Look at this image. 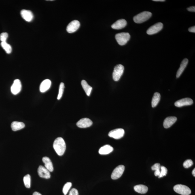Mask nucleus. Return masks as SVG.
Returning <instances> with one entry per match:
<instances>
[{
    "label": "nucleus",
    "mask_w": 195,
    "mask_h": 195,
    "mask_svg": "<svg viewBox=\"0 0 195 195\" xmlns=\"http://www.w3.org/2000/svg\"><path fill=\"white\" fill-rule=\"evenodd\" d=\"M53 147L58 156H62L65 153L66 150L65 141L62 137L57 138L54 142Z\"/></svg>",
    "instance_id": "obj_1"
},
{
    "label": "nucleus",
    "mask_w": 195,
    "mask_h": 195,
    "mask_svg": "<svg viewBox=\"0 0 195 195\" xmlns=\"http://www.w3.org/2000/svg\"><path fill=\"white\" fill-rule=\"evenodd\" d=\"M152 16V13L148 11H144L140 13L133 18V20L136 23L140 24L146 21Z\"/></svg>",
    "instance_id": "obj_2"
},
{
    "label": "nucleus",
    "mask_w": 195,
    "mask_h": 195,
    "mask_svg": "<svg viewBox=\"0 0 195 195\" xmlns=\"http://www.w3.org/2000/svg\"><path fill=\"white\" fill-rule=\"evenodd\" d=\"M115 37L118 44L121 46H123L126 45L129 40L130 36L128 33H121L117 34Z\"/></svg>",
    "instance_id": "obj_3"
},
{
    "label": "nucleus",
    "mask_w": 195,
    "mask_h": 195,
    "mask_svg": "<svg viewBox=\"0 0 195 195\" xmlns=\"http://www.w3.org/2000/svg\"><path fill=\"white\" fill-rule=\"evenodd\" d=\"M124 68L122 64H118L114 68L113 77V80L117 81L120 79L124 73Z\"/></svg>",
    "instance_id": "obj_4"
},
{
    "label": "nucleus",
    "mask_w": 195,
    "mask_h": 195,
    "mask_svg": "<svg viewBox=\"0 0 195 195\" xmlns=\"http://www.w3.org/2000/svg\"><path fill=\"white\" fill-rule=\"evenodd\" d=\"M173 189L176 192L182 195H189L191 193L190 189L184 185L181 184L176 185L174 187Z\"/></svg>",
    "instance_id": "obj_5"
},
{
    "label": "nucleus",
    "mask_w": 195,
    "mask_h": 195,
    "mask_svg": "<svg viewBox=\"0 0 195 195\" xmlns=\"http://www.w3.org/2000/svg\"><path fill=\"white\" fill-rule=\"evenodd\" d=\"M125 131L123 129L118 128L111 130L109 132V136L115 139H119L123 137Z\"/></svg>",
    "instance_id": "obj_6"
},
{
    "label": "nucleus",
    "mask_w": 195,
    "mask_h": 195,
    "mask_svg": "<svg viewBox=\"0 0 195 195\" xmlns=\"http://www.w3.org/2000/svg\"><path fill=\"white\" fill-rule=\"evenodd\" d=\"M125 170V166L123 165H120L117 166L113 170L111 174V179L113 180H116L120 178L123 173Z\"/></svg>",
    "instance_id": "obj_7"
},
{
    "label": "nucleus",
    "mask_w": 195,
    "mask_h": 195,
    "mask_svg": "<svg viewBox=\"0 0 195 195\" xmlns=\"http://www.w3.org/2000/svg\"><path fill=\"white\" fill-rule=\"evenodd\" d=\"M163 28V24L161 22H158L150 27L147 31V33L149 35H153L158 33Z\"/></svg>",
    "instance_id": "obj_8"
},
{
    "label": "nucleus",
    "mask_w": 195,
    "mask_h": 195,
    "mask_svg": "<svg viewBox=\"0 0 195 195\" xmlns=\"http://www.w3.org/2000/svg\"><path fill=\"white\" fill-rule=\"evenodd\" d=\"M80 25V23L79 21L73 20L68 25L67 27V31L69 33H74L79 29Z\"/></svg>",
    "instance_id": "obj_9"
},
{
    "label": "nucleus",
    "mask_w": 195,
    "mask_h": 195,
    "mask_svg": "<svg viewBox=\"0 0 195 195\" xmlns=\"http://www.w3.org/2000/svg\"><path fill=\"white\" fill-rule=\"evenodd\" d=\"M22 86L21 82L19 79H16L15 80L11 87V92L14 95H16L19 93L22 90Z\"/></svg>",
    "instance_id": "obj_10"
},
{
    "label": "nucleus",
    "mask_w": 195,
    "mask_h": 195,
    "mask_svg": "<svg viewBox=\"0 0 195 195\" xmlns=\"http://www.w3.org/2000/svg\"><path fill=\"white\" fill-rule=\"evenodd\" d=\"M193 103V100L190 98H185L177 101L175 102V105L176 107H180L184 106H189Z\"/></svg>",
    "instance_id": "obj_11"
},
{
    "label": "nucleus",
    "mask_w": 195,
    "mask_h": 195,
    "mask_svg": "<svg viewBox=\"0 0 195 195\" xmlns=\"http://www.w3.org/2000/svg\"><path fill=\"white\" fill-rule=\"evenodd\" d=\"M50 172L46 168L42 166H40L38 169V173L39 177L43 178L50 179L51 177Z\"/></svg>",
    "instance_id": "obj_12"
},
{
    "label": "nucleus",
    "mask_w": 195,
    "mask_h": 195,
    "mask_svg": "<svg viewBox=\"0 0 195 195\" xmlns=\"http://www.w3.org/2000/svg\"><path fill=\"white\" fill-rule=\"evenodd\" d=\"M92 124V121L88 118H82L77 123V126L80 128L89 127Z\"/></svg>",
    "instance_id": "obj_13"
},
{
    "label": "nucleus",
    "mask_w": 195,
    "mask_h": 195,
    "mask_svg": "<svg viewBox=\"0 0 195 195\" xmlns=\"http://www.w3.org/2000/svg\"><path fill=\"white\" fill-rule=\"evenodd\" d=\"M21 15L24 20L27 22H31L34 18L33 13L29 10L23 9L21 11Z\"/></svg>",
    "instance_id": "obj_14"
},
{
    "label": "nucleus",
    "mask_w": 195,
    "mask_h": 195,
    "mask_svg": "<svg viewBox=\"0 0 195 195\" xmlns=\"http://www.w3.org/2000/svg\"><path fill=\"white\" fill-rule=\"evenodd\" d=\"M127 25L126 21L124 19H121L115 22L111 25L113 29L119 30L123 29L126 27Z\"/></svg>",
    "instance_id": "obj_15"
},
{
    "label": "nucleus",
    "mask_w": 195,
    "mask_h": 195,
    "mask_svg": "<svg viewBox=\"0 0 195 195\" xmlns=\"http://www.w3.org/2000/svg\"><path fill=\"white\" fill-rule=\"evenodd\" d=\"M52 82L49 79H46L41 82L39 87V90L42 92H44L50 88Z\"/></svg>",
    "instance_id": "obj_16"
},
{
    "label": "nucleus",
    "mask_w": 195,
    "mask_h": 195,
    "mask_svg": "<svg viewBox=\"0 0 195 195\" xmlns=\"http://www.w3.org/2000/svg\"><path fill=\"white\" fill-rule=\"evenodd\" d=\"M177 117L175 116L166 117L164 121L163 126L164 128H170L177 122Z\"/></svg>",
    "instance_id": "obj_17"
},
{
    "label": "nucleus",
    "mask_w": 195,
    "mask_h": 195,
    "mask_svg": "<svg viewBox=\"0 0 195 195\" xmlns=\"http://www.w3.org/2000/svg\"><path fill=\"white\" fill-rule=\"evenodd\" d=\"M113 150V147L110 145H106L102 146L99 150V153L101 155H107L110 153Z\"/></svg>",
    "instance_id": "obj_18"
},
{
    "label": "nucleus",
    "mask_w": 195,
    "mask_h": 195,
    "mask_svg": "<svg viewBox=\"0 0 195 195\" xmlns=\"http://www.w3.org/2000/svg\"><path fill=\"white\" fill-rule=\"evenodd\" d=\"M188 63V60L187 59V58L184 59L183 60V61L180 64L179 69L177 71V78H179V77L183 73V71H184L185 68H186Z\"/></svg>",
    "instance_id": "obj_19"
},
{
    "label": "nucleus",
    "mask_w": 195,
    "mask_h": 195,
    "mask_svg": "<svg viewBox=\"0 0 195 195\" xmlns=\"http://www.w3.org/2000/svg\"><path fill=\"white\" fill-rule=\"evenodd\" d=\"M43 162L45 164V167L50 172H52L54 170L53 166L50 159L47 157H44L42 158Z\"/></svg>",
    "instance_id": "obj_20"
},
{
    "label": "nucleus",
    "mask_w": 195,
    "mask_h": 195,
    "mask_svg": "<svg viewBox=\"0 0 195 195\" xmlns=\"http://www.w3.org/2000/svg\"><path fill=\"white\" fill-rule=\"evenodd\" d=\"M25 125L22 122H14L11 125V127L13 131H16L24 128Z\"/></svg>",
    "instance_id": "obj_21"
},
{
    "label": "nucleus",
    "mask_w": 195,
    "mask_h": 195,
    "mask_svg": "<svg viewBox=\"0 0 195 195\" xmlns=\"http://www.w3.org/2000/svg\"><path fill=\"white\" fill-rule=\"evenodd\" d=\"M134 190L136 192L141 194H145L148 191V188L145 185H138L134 187Z\"/></svg>",
    "instance_id": "obj_22"
},
{
    "label": "nucleus",
    "mask_w": 195,
    "mask_h": 195,
    "mask_svg": "<svg viewBox=\"0 0 195 195\" xmlns=\"http://www.w3.org/2000/svg\"><path fill=\"white\" fill-rule=\"evenodd\" d=\"M81 84L87 95L89 96L92 90V87L88 85V83L85 80L81 81Z\"/></svg>",
    "instance_id": "obj_23"
},
{
    "label": "nucleus",
    "mask_w": 195,
    "mask_h": 195,
    "mask_svg": "<svg viewBox=\"0 0 195 195\" xmlns=\"http://www.w3.org/2000/svg\"><path fill=\"white\" fill-rule=\"evenodd\" d=\"M160 95L159 92H156L154 94L153 96L152 101H151V105L153 108L156 106L160 102Z\"/></svg>",
    "instance_id": "obj_24"
},
{
    "label": "nucleus",
    "mask_w": 195,
    "mask_h": 195,
    "mask_svg": "<svg viewBox=\"0 0 195 195\" xmlns=\"http://www.w3.org/2000/svg\"><path fill=\"white\" fill-rule=\"evenodd\" d=\"M24 183L25 186L26 188H29L31 186V177L29 174L25 175L24 177Z\"/></svg>",
    "instance_id": "obj_25"
},
{
    "label": "nucleus",
    "mask_w": 195,
    "mask_h": 195,
    "mask_svg": "<svg viewBox=\"0 0 195 195\" xmlns=\"http://www.w3.org/2000/svg\"><path fill=\"white\" fill-rule=\"evenodd\" d=\"M1 46L4 49L7 54H10L12 52V47H11L10 45L7 43L6 42H2Z\"/></svg>",
    "instance_id": "obj_26"
},
{
    "label": "nucleus",
    "mask_w": 195,
    "mask_h": 195,
    "mask_svg": "<svg viewBox=\"0 0 195 195\" xmlns=\"http://www.w3.org/2000/svg\"><path fill=\"white\" fill-rule=\"evenodd\" d=\"M72 186V184L70 182H68L64 185L63 189H62V192L64 195H67Z\"/></svg>",
    "instance_id": "obj_27"
},
{
    "label": "nucleus",
    "mask_w": 195,
    "mask_h": 195,
    "mask_svg": "<svg viewBox=\"0 0 195 195\" xmlns=\"http://www.w3.org/2000/svg\"><path fill=\"white\" fill-rule=\"evenodd\" d=\"M64 84L63 82L60 83L59 86V91L58 96L57 99L58 100H60L61 99L63 94L64 90Z\"/></svg>",
    "instance_id": "obj_28"
},
{
    "label": "nucleus",
    "mask_w": 195,
    "mask_h": 195,
    "mask_svg": "<svg viewBox=\"0 0 195 195\" xmlns=\"http://www.w3.org/2000/svg\"><path fill=\"white\" fill-rule=\"evenodd\" d=\"M161 172L160 175L158 177L159 178H160L166 176L168 170L166 168L165 166H161Z\"/></svg>",
    "instance_id": "obj_29"
},
{
    "label": "nucleus",
    "mask_w": 195,
    "mask_h": 195,
    "mask_svg": "<svg viewBox=\"0 0 195 195\" xmlns=\"http://www.w3.org/2000/svg\"><path fill=\"white\" fill-rule=\"evenodd\" d=\"M193 163L192 160H187L183 163V166L184 168H187L190 167L193 165Z\"/></svg>",
    "instance_id": "obj_30"
},
{
    "label": "nucleus",
    "mask_w": 195,
    "mask_h": 195,
    "mask_svg": "<svg viewBox=\"0 0 195 195\" xmlns=\"http://www.w3.org/2000/svg\"><path fill=\"white\" fill-rule=\"evenodd\" d=\"M8 34L7 33H2L0 35V40L2 42H6L8 38Z\"/></svg>",
    "instance_id": "obj_31"
},
{
    "label": "nucleus",
    "mask_w": 195,
    "mask_h": 195,
    "mask_svg": "<svg viewBox=\"0 0 195 195\" xmlns=\"http://www.w3.org/2000/svg\"><path fill=\"white\" fill-rule=\"evenodd\" d=\"M161 168L160 164V163H156L151 167V169L153 171H157L160 170Z\"/></svg>",
    "instance_id": "obj_32"
},
{
    "label": "nucleus",
    "mask_w": 195,
    "mask_h": 195,
    "mask_svg": "<svg viewBox=\"0 0 195 195\" xmlns=\"http://www.w3.org/2000/svg\"><path fill=\"white\" fill-rule=\"evenodd\" d=\"M69 195H79L78 191L75 188L72 189L70 191Z\"/></svg>",
    "instance_id": "obj_33"
},
{
    "label": "nucleus",
    "mask_w": 195,
    "mask_h": 195,
    "mask_svg": "<svg viewBox=\"0 0 195 195\" xmlns=\"http://www.w3.org/2000/svg\"><path fill=\"white\" fill-rule=\"evenodd\" d=\"M187 10L189 11H190V12H195V7L194 6L189 7V8H187Z\"/></svg>",
    "instance_id": "obj_34"
},
{
    "label": "nucleus",
    "mask_w": 195,
    "mask_h": 195,
    "mask_svg": "<svg viewBox=\"0 0 195 195\" xmlns=\"http://www.w3.org/2000/svg\"><path fill=\"white\" fill-rule=\"evenodd\" d=\"M188 31L190 32H192V33H195V26H193L192 27L189 28Z\"/></svg>",
    "instance_id": "obj_35"
},
{
    "label": "nucleus",
    "mask_w": 195,
    "mask_h": 195,
    "mask_svg": "<svg viewBox=\"0 0 195 195\" xmlns=\"http://www.w3.org/2000/svg\"><path fill=\"white\" fill-rule=\"evenodd\" d=\"M33 195H42L39 192H35L33 193Z\"/></svg>",
    "instance_id": "obj_36"
},
{
    "label": "nucleus",
    "mask_w": 195,
    "mask_h": 195,
    "mask_svg": "<svg viewBox=\"0 0 195 195\" xmlns=\"http://www.w3.org/2000/svg\"><path fill=\"white\" fill-rule=\"evenodd\" d=\"M153 1L155 2H163L165 1L164 0H153Z\"/></svg>",
    "instance_id": "obj_37"
},
{
    "label": "nucleus",
    "mask_w": 195,
    "mask_h": 195,
    "mask_svg": "<svg viewBox=\"0 0 195 195\" xmlns=\"http://www.w3.org/2000/svg\"><path fill=\"white\" fill-rule=\"evenodd\" d=\"M192 175L194 176V177H195V169L193 170V171L192 172Z\"/></svg>",
    "instance_id": "obj_38"
}]
</instances>
